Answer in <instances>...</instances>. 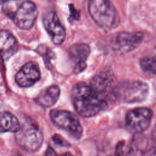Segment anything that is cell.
<instances>
[{
	"mask_svg": "<svg viewBox=\"0 0 156 156\" xmlns=\"http://www.w3.org/2000/svg\"><path fill=\"white\" fill-rule=\"evenodd\" d=\"M52 123L57 127L69 132L77 140L83 136V129L75 114L64 110H52L50 112Z\"/></svg>",
	"mask_w": 156,
	"mask_h": 156,
	"instance_id": "6",
	"label": "cell"
},
{
	"mask_svg": "<svg viewBox=\"0 0 156 156\" xmlns=\"http://www.w3.org/2000/svg\"><path fill=\"white\" fill-rule=\"evenodd\" d=\"M125 143L124 141H121L118 144L116 147V150H115V155L116 156H123L125 153Z\"/></svg>",
	"mask_w": 156,
	"mask_h": 156,
	"instance_id": "18",
	"label": "cell"
},
{
	"mask_svg": "<svg viewBox=\"0 0 156 156\" xmlns=\"http://www.w3.org/2000/svg\"><path fill=\"white\" fill-rule=\"evenodd\" d=\"M2 10L22 29L31 28L38 15L36 6L29 0H8L3 3Z\"/></svg>",
	"mask_w": 156,
	"mask_h": 156,
	"instance_id": "2",
	"label": "cell"
},
{
	"mask_svg": "<svg viewBox=\"0 0 156 156\" xmlns=\"http://www.w3.org/2000/svg\"><path fill=\"white\" fill-rule=\"evenodd\" d=\"M40 79V71L38 65L29 62L24 65L15 76L16 83L21 87H29L35 84Z\"/></svg>",
	"mask_w": 156,
	"mask_h": 156,
	"instance_id": "11",
	"label": "cell"
},
{
	"mask_svg": "<svg viewBox=\"0 0 156 156\" xmlns=\"http://www.w3.org/2000/svg\"><path fill=\"white\" fill-rule=\"evenodd\" d=\"M45 156H57L56 152L51 146H49L45 152Z\"/></svg>",
	"mask_w": 156,
	"mask_h": 156,
	"instance_id": "19",
	"label": "cell"
},
{
	"mask_svg": "<svg viewBox=\"0 0 156 156\" xmlns=\"http://www.w3.org/2000/svg\"><path fill=\"white\" fill-rule=\"evenodd\" d=\"M52 140L59 146L60 147H66L69 148L71 146L70 143L67 141L64 138L59 134H55L52 136Z\"/></svg>",
	"mask_w": 156,
	"mask_h": 156,
	"instance_id": "17",
	"label": "cell"
},
{
	"mask_svg": "<svg viewBox=\"0 0 156 156\" xmlns=\"http://www.w3.org/2000/svg\"><path fill=\"white\" fill-rule=\"evenodd\" d=\"M43 24L54 44L59 45L64 42L66 35L65 30L56 12H51L47 13L43 18Z\"/></svg>",
	"mask_w": 156,
	"mask_h": 156,
	"instance_id": "10",
	"label": "cell"
},
{
	"mask_svg": "<svg viewBox=\"0 0 156 156\" xmlns=\"http://www.w3.org/2000/svg\"><path fill=\"white\" fill-rule=\"evenodd\" d=\"M153 117V111L148 108L140 107L129 112L126 117V126L129 130L141 133L150 126Z\"/></svg>",
	"mask_w": 156,
	"mask_h": 156,
	"instance_id": "8",
	"label": "cell"
},
{
	"mask_svg": "<svg viewBox=\"0 0 156 156\" xmlns=\"http://www.w3.org/2000/svg\"><path fill=\"white\" fill-rule=\"evenodd\" d=\"M15 140L24 150L36 152L42 145L43 135L35 123L26 120L20 123L19 129L15 132Z\"/></svg>",
	"mask_w": 156,
	"mask_h": 156,
	"instance_id": "4",
	"label": "cell"
},
{
	"mask_svg": "<svg viewBox=\"0 0 156 156\" xmlns=\"http://www.w3.org/2000/svg\"><path fill=\"white\" fill-rule=\"evenodd\" d=\"M148 92V85L140 80L126 81L116 86L117 99L127 103L141 102L146 99Z\"/></svg>",
	"mask_w": 156,
	"mask_h": 156,
	"instance_id": "5",
	"label": "cell"
},
{
	"mask_svg": "<svg viewBox=\"0 0 156 156\" xmlns=\"http://www.w3.org/2000/svg\"><path fill=\"white\" fill-rule=\"evenodd\" d=\"M17 50L18 42L15 37L8 31H0V62L8 61Z\"/></svg>",
	"mask_w": 156,
	"mask_h": 156,
	"instance_id": "13",
	"label": "cell"
},
{
	"mask_svg": "<svg viewBox=\"0 0 156 156\" xmlns=\"http://www.w3.org/2000/svg\"><path fill=\"white\" fill-rule=\"evenodd\" d=\"M144 36L140 32H122L113 36L111 41V48L116 54H125L137 47L143 41Z\"/></svg>",
	"mask_w": 156,
	"mask_h": 156,
	"instance_id": "7",
	"label": "cell"
},
{
	"mask_svg": "<svg viewBox=\"0 0 156 156\" xmlns=\"http://www.w3.org/2000/svg\"><path fill=\"white\" fill-rule=\"evenodd\" d=\"M20 127L18 118L9 112L0 113V132H17Z\"/></svg>",
	"mask_w": 156,
	"mask_h": 156,
	"instance_id": "15",
	"label": "cell"
},
{
	"mask_svg": "<svg viewBox=\"0 0 156 156\" xmlns=\"http://www.w3.org/2000/svg\"><path fill=\"white\" fill-rule=\"evenodd\" d=\"M57 156H75V155H73L72 154H71L70 153H65L62 154H60V155H57Z\"/></svg>",
	"mask_w": 156,
	"mask_h": 156,
	"instance_id": "20",
	"label": "cell"
},
{
	"mask_svg": "<svg viewBox=\"0 0 156 156\" xmlns=\"http://www.w3.org/2000/svg\"><path fill=\"white\" fill-rule=\"evenodd\" d=\"M141 69L148 74H155V57H148L142 59L140 62Z\"/></svg>",
	"mask_w": 156,
	"mask_h": 156,
	"instance_id": "16",
	"label": "cell"
},
{
	"mask_svg": "<svg viewBox=\"0 0 156 156\" xmlns=\"http://www.w3.org/2000/svg\"><path fill=\"white\" fill-rule=\"evenodd\" d=\"M90 86L107 103L108 101L117 99L116 86L114 85L112 79L106 74H101L94 76L91 81Z\"/></svg>",
	"mask_w": 156,
	"mask_h": 156,
	"instance_id": "9",
	"label": "cell"
},
{
	"mask_svg": "<svg viewBox=\"0 0 156 156\" xmlns=\"http://www.w3.org/2000/svg\"><path fill=\"white\" fill-rule=\"evenodd\" d=\"M88 8L92 18L101 28L112 30L120 23L119 13L111 0H89Z\"/></svg>",
	"mask_w": 156,
	"mask_h": 156,
	"instance_id": "3",
	"label": "cell"
},
{
	"mask_svg": "<svg viewBox=\"0 0 156 156\" xmlns=\"http://www.w3.org/2000/svg\"><path fill=\"white\" fill-rule=\"evenodd\" d=\"M90 51L89 46L85 43L75 44L69 49V55L73 64L74 71L79 73L85 69Z\"/></svg>",
	"mask_w": 156,
	"mask_h": 156,
	"instance_id": "12",
	"label": "cell"
},
{
	"mask_svg": "<svg viewBox=\"0 0 156 156\" xmlns=\"http://www.w3.org/2000/svg\"><path fill=\"white\" fill-rule=\"evenodd\" d=\"M71 97L75 110L80 116L85 118L95 116L106 108L108 104L90 85L84 83L74 86Z\"/></svg>",
	"mask_w": 156,
	"mask_h": 156,
	"instance_id": "1",
	"label": "cell"
},
{
	"mask_svg": "<svg viewBox=\"0 0 156 156\" xmlns=\"http://www.w3.org/2000/svg\"><path fill=\"white\" fill-rule=\"evenodd\" d=\"M60 94L59 87L55 85H51L40 92L36 98V101L43 107H50L57 102Z\"/></svg>",
	"mask_w": 156,
	"mask_h": 156,
	"instance_id": "14",
	"label": "cell"
},
{
	"mask_svg": "<svg viewBox=\"0 0 156 156\" xmlns=\"http://www.w3.org/2000/svg\"><path fill=\"white\" fill-rule=\"evenodd\" d=\"M7 1H8V0H0V4H1V3L3 4L4 3H5Z\"/></svg>",
	"mask_w": 156,
	"mask_h": 156,
	"instance_id": "21",
	"label": "cell"
}]
</instances>
